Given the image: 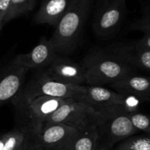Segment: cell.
I'll return each instance as SVG.
<instances>
[{"label":"cell","instance_id":"cell-16","mask_svg":"<svg viewBox=\"0 0 150 150\" xmlns=\"http://www.w3.org/2000/svg\"><path fill=\"white\" fill-rule=\"evenodd\" d=\"M98 134L95 122L79 131L71 146V150H96L98 144Z\"/></svg>","mask_w":150,"mask_h":150},{"label":"cell","instance_id":"cell-26","mask_svg":"<svg viewBox=\"0 0 150 150\" xmlns=\"http://www.w3.org/2000/svg\"><path fill=\"white\" fill-rule=\"evenodd\" d=\"M43 150H71V147H65V148H59V149H47Z\"/></svg>","mask_w":150,"mask_h":150},{"label":"cell","instance_id":"cell-4","mask_svg":"<svg viewBox=\"0 0 150 150\" xmlns=\"http://www.w3.org/2000/svg\"><path fill=\"white\" fill-rule=\"evenodd\" d=\"M65 99L42 96L22 104H15L17 126L38 135L49 118L66 101Z\"/></svg>","mask_w":150,"mask_h":150},{"label":"cell","instance_id":"cell-27","mask_svg":"<svg viewBox=\"0 0 150 150\" xmlns=\"http://www.w3.org/2000/svg\"><path fill=\"white\" fill-rule=\"evenodd\" d=\"M4 23L3 21H0V31L1 30V29H2L3 26H4Z\"/></svg>","mask_w":150,"mask_h":150},{"label":"cell","instance_id":"cell-21","mask_svg":"<svg viewBox=\"0 0 150 150\" xmlns=\"http://www.w3.org/2000/svg\"><path fill=\"white\" fill-rule=\"evenodd\" d=\"M130 29L141 31L144 33L150 32V5L146 7L142 17L132 24Z\"/></svg>","mask_w":150,"mask_h":150},{"label":"cell","instance_id":"cell-3","mask_svg":"<svg viewBox=\"0 0 150 150\" xmlns=\"http://www.w3.org/2000/svg\"><path fill=\"white\" fill-rule=\"evenodd\" d=\"M86 83L90 86L111 85L133 74V68L101 49H92L82 61Z\"/></svg>","mask_w":150,"mask_h":150},{"label":"cell","instance_id":"cell-9","mask_svg":"<svg viewBox=\"0 0 150 150\" xmlns=\"http://www.w3.org/2000/svg\"><path fill=\"white\" fill-rule=\"evenodd\" d=\"M28 71L15 58L0 66V107L11 102L20 93Z\"/></svg>","mask_w":150,"mask_h":150},{"label":"cell","instance_id":"cell-14","mask_svg":"<svg viewBox=\"0 0 150 150\" xmlns=\"http://www.w3.org/2000/svg\"><path fill=\"white\" fill-rule=\"evenodd\" d=\"M119 94L150 101V77L130 75L110 85Z\"/></svg>","mask_w":150,"mask_h":150},{"label":"cell","instance_id":"cell-10","mask_svg":"<svg viewBox=\"0 0 150 150\" xmlns=\"http://www.w3.org/2000/svg\"><path fill=\"white\" fill-rule=\"evenodd\" d=\"M79 130L62 123L46 122L38 135V141L44 149L71 147Z\"/></svg>","mask_w":150,"mask_h":150},{"label":"cell","instance_id":"cell-23","mask_svg":"<svg viewBox=\"0 0 150 150\" xmlns=\"http://www.w3.org/2000/svg\"><path fill=\"white\" fill-rule=\"evenodd\" d=\"M26 150H43V148L41 146L40 144L38 141L36 135H32L30 142Z\"/></svg>","mask_w":150,"mask_h":150},{"label":"cell","instance_id":"cell-24","mask_svg":"<svg viewBox=\"0 0 150 150\" xmlns=\"http://www.w3.org/2000/svg\"><path fill=\"white\" fill-rule=\"evenodd\" d=\"M136 42L142 46L150 50V32L144 33V35Z\"/></svg>","mask_w":150,"mask_h":150},{"label":"cell","instance_id":"cell-11","mask_svg":"<svg viewBox=\"0 0 150 150\" xmlns=\"http://www.w3.org/2000/svg\"><path fill=\"white\" fill-rule=\"evenodd\" d=\"M42 72L49 79L63 83L81 85L86 82L82 65L66 57L57 56L54 62Z\"/></svg>","mask_w":150,"mask_h":150},{"label":"cell","instance_id":"cell-2","mask_svg":"<svg viewBox=\"0 0 150 150\" xmlns=\"http://www.w3.org/2000/svg\"><path fill=\"white\" fill-rule=\"evenodd\" d=\"M94 122L99 137L97 149L108 150L115 144L139 131L123 106L95 110Z\"/></svg>","mask_w":150,"mask_h":150},{"label":"cell","instance_id":"cell-5","mask_svg":"<svg viewBox=\"0 0 150 150\" xmlns=\"http://www.w3.org/2000/svg\"><path fill=\"white\" fill-rule=\"evenodd\" d=\"M86 90V86L81 85L66 84L53 80L41 71L22 88L11 103L13 105L22 104L42 96L79 100L84 95Z\"/></svg>","mask_w":150,"mask_h":150},{"label":"cell","instance_id":"cell-22","mask_svg":"<svg viewBox=\"0 0 150 150\" xmlns=\"http://www.w3.org/2000/svg\"><path fill=\"white\" fill-rule=\"evenodd\" d=\"M11 0H0V21H3L9 8Z\"/></svg>","mask_w":150,"mask_h":150},{"label":"cell","instance_id":"cell-8","mask_svg":"<svg viewBox=\"0 0 150 150\" xmlns=\"http://www.w3.org/2000/svg\"><path fill=\"white\" fill-rule=\"evenodd\" d=\"M86 88V93L79 100L87 103L95 110L123 106L129 113L137 111L136 106L140 100L136 97L122 95L103 86L89 85Z\"/></svg>","mask_w":150,"mask_h":150},{"label":"cell","instance_id":"cell-15","mask_svg":"<svg viewBox=\"0 0 150 150\" xmlns=\"http://www.w3.org/2000/svg\"><path fill=\"white\" fill-rule=\"evenodd\" d=\"M70 0H42L39 10L33 18L37 24H49L57 27L68 7Z\"/></svg>","mask_w":150,"mask_h":150},{"label":"cell","instance_id":"cell-1","mask_svg":"<svg viewBox=\"0 0 150 150\" xmlns=\"http://www.w3.org/2000/svg\"><path fill=\"white\" fill-rule=\"evenodd\" d=\"M95 0H70L50 41L58 54H70L77 48Z\"/></svg>","mask_w":150,"mask_h":150},{"label":"cell","instance_id":"cell-13","mask_svg":"<svg viewBox=\"0 0 150 150\" xmlns=\"http://www.w3.org/2000/svg\"><path fill=\"white\" fill-rule=\"evenodd\" d=\"M112 56L130 66L150 71V50L137 42L118 43L111 48Z\"/></svg>","mask_w":150,"mask_h":150},{"label":"cell","instance_id":"cell-17","mask_svg":"<svg viewBox=\"0 0 150 150\" xmlns=\"http://www.w3.org/2000/svg\"><path fill=\"white\" fill-rule=\"evenodd\" d=\"M30 134L19 126L10 132L0 134V150H17L27 140Z\"/></svg>","mask_w":150,"mask_h":150},{"label":"cell","instance_id":"cell-20","mask_svg":"<svg viewBox=\"0 0 150 150\" xmlns=\"http://www.w3.org/2000/svg\"><path fill=\"white\" fill-rule=\"evenodd\" d=\"M129 116L133 125L139 131H143L150 135V116L134 112L129 113Z\"/></svg>","mask_w":150,"mask_h":150},{"label":"cell","instance_id":"cell-7","mask_svg":"<svg viewBox=\"0 0 150 150\" xmlns=\"http://www.w3.org/2000/svg\"><path fill=\"white\" fill-rule=\"evenodd\" d=\"M95 114V110L87 103L68 99L47 122L64 124L80 131L93 123Z\"/></svg>","mask_w":150,"mask_h":150},{"label":"cell","instance_id":"cell-28","mask_svg":"<svg viewBox=\"0 0 150 150\" xmlns=\"http://www.w3.org/2000/svg\"><path fill=\"white\" fill-rule=\"evenodd\" d=\"M96 150H108L106 149H97Z\"/></svg>","mask_w":150,"mask_h":150},{"label":"cell","instance_id":"cell-18","mask_svg":"<svg viewBox=\"0 0 150 150\" xmlns=\"http://www.w3.org/2000/svg\"><path fill=\"white\" fill-rule=\"evenodd\" d=\"M36 2L37 0H11L10 8L3 22L5 24L10 20L31 12L35 7Z\"/></svg>","mask_w":150,"mask_h":150},{"label":"cell","instance_id":"cell-25","mask_svg":"<svg viewBox=\"0 0 150 150\" xmlns=\"http://www.w3.org/2000/svg\"><path fill=\"white\" fill-rule=\"evenodd\" d=\"M32 133H31L30 135H29V138H27V140H26V141H25V142L23 143V144H22V145L21 146L19 147V148L17 150H26V149H27V147H28V146H29V142H30V140H31V137H32Z\"/></svg>","mask_w":150,"mask_h":150},{"label":"cell","instance_id":"cell-19","mask_svg":"<svg viewBox=\"0 0 150 150\" xmlns=\"http://www.w3.org/2000/svg\"><path fill=\"white\" fill-rule=\"evenodd\" d=\"M114 150H150V135H132L122 141Z\"/></svg>","mask_w":150,"mask_h":150},{"label":"cell","instance_id":"cell-6","mask_svg":"<svg viewBox=\"0 0 150 150\" xmlns=\"http://www.w3.org/2000/svg\"><path fill=\"white\" fill-rule=\"evenodd\" d=\"M127 13L126 0H96L92 29L97 37L108 39L118 32Z\"/></svg>","mask_w":150,"mask_h":150},{"label":"cell","instance_id":"cell-12","mask_svg":"<svg viewBox=\"0 0 150 150\" xmlns=\"http://www.w3.org/2000/svg\"><path fill=\"white\" fill-rule=\"evenodd\" d=\"M57 54L50 40L42 38L30 51L18 54L14 58L29 70L42 69L48 67L57 58Z\"/></svg>","mask_w":150,"mask_h":150}]
</instances>
